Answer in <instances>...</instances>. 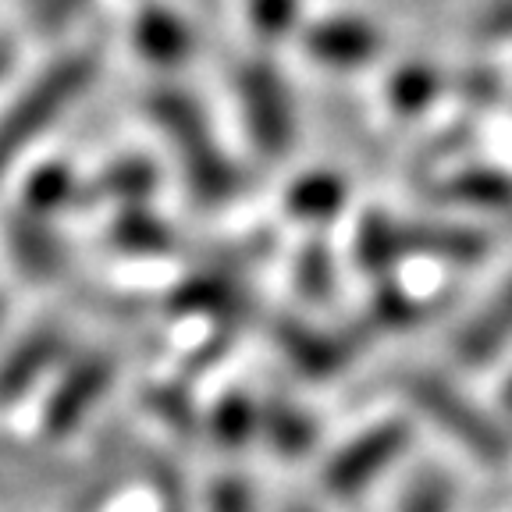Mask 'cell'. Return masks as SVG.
<instances>
[{"instance_id":"cell-23","label":"cell","mask_w":512,"mask_h":512,"mask_svg":"<svg viewBox=\"0 0 512 512\" xmlns=\"http://www.w3.org/2000/svg\"><path fill=\"white\" fill-rule=\"evenodd\" d=\"M171 310L178 313H210V310H228L239 313V278L232 271H196L175 288V296L168 299Z\"/></svg>"},{"instance_id":"cell-10","label":"cell","mask_w":512,"mask_h":512,"mask_svg":"<svg viewBox=\"0 0 512 512\" xmlns=\"http://www.w3.org/2000/svg\"><path fill=\"white\" fill-rule=\"evenodd\" d=\"M68 335L61 328H36L22 335L0 360V409H11L40 388L50 374L64 363Z\"/></svg>"},{"instance_id":"cell-16","label":"cell","mask_w":512,"mask_h":512,"mask_svg":"<svg viewBox=\"0 0 512 512\" xmlns=\"http://www.w3.org/2000/svg\"><path fill=\"white\" fill-rule=\"evenodd\" d=\"M157 189H160L157 164L132 153V157L111 160V164L86 185V196L111 203V207H118V210H132V207H150Z\"/></svg>"},{"instance_id":"cell-28","label":"cell","mask_w":512,"mask_h":512,"mask_svg":"<svg viewBox=\"0 0 512 512\" xmlns=\"http://www.w3.org/2000/svg\"><path fill=\"white\" fill-rule=\"evenodd\" d=\"M448 484L434 473H424V477L416 480L413 488H409L406 502H402V512H448Z\"/></svg>"},{"instance_id":"cell-32","label":"cell","mask_w":512,"mask_h":512,"mask_svg":"<svg viewBox=\"0 0 512 512\" xmlns=\"http://www.w3.org/2000/svg\"><path fill=\"white\" fill-rule=\"evenodd\" d=\"M11 64H15V47L8 40H0V79L11 72Z\"/></svg>"},{"instance_id":"cell-31","label":"cell","mask_w":512,"mask_h":512,"mask_svg":"<svg viewBox=\"0 0 512 512\" xmlns=\"http://www.w3.org/2000/svg\"><path fill=\"white\" fill-rule=\"evenodd\" d=\"M89 4H93V0H40V25L47 32L64 29V25L75 22Z\"/></svg>"},{"instance_id":"cell-17","label":"cell","mask_w":512,"mask_h":512,"mask_svg":"<svg viewBox=\"0 0 512 512\" xmlns=\"http://www.w3.org/2000/svg\"><path fill=\"white\" fill-rule=\"evenodd\" d=\"M352 260L363 274L377 281H388V274L406 260V246H402V221L384 210H370L356 224L352 235Z\"/></svg>"},{"instance_id":"cell-27","label":"cell","mask_w":512,"mask_h":512,"mask_svg":"<svg viewBox=\"0 0 512 512\" xmlns=\"http://www.w3.org/2000/svg\"><path fill=\"white\" fill-rule=\"evenodd\" d=\"M470 36L480 47H505L512 43V0H488L473 15Z\"/></svg>"},{"instance_id":"cell-21","label":"cell","mask_w":512,"mask_h":512,"mask_svg":"<svg viewBox=\"0 0 512 512\" xmlns=\"http://www.w3.org/2000/svg\"><path fill=\"white\" fill-rule=\"evenodd\" d=\"M242 25L260 50L296 43L306 18L303 0H242Z\"/></svg>"},{"instance_id":"cell-24","label":"cell","mask_w":512,"mask_h":512,"mask_svg":"<svg viewBox=\"0 0 512 512\" xmlns=\"http://www.w3.org/2000/svg\"><path fill=\"white\" fill-rule=\"evenodd\" d=\"M210 434L217 445L242 448L249 438L260 434V402L249 399L246 392H228L210 409Z\"/></svg>"},{"instance_id":"cell-2","label":"cell","mask_w":512,"mask_h":512,"mask_svg":"<svg viewBox=\"0 0 512 512\" xmlns=\"http://www.w3.org/2000/svg\"><path fill=\"white\" fill-rule=\"evenodd\" d=\"M100 75V50L79 47L54 57L43 72L32 75L22 93L11 96V104L0 111V178L47 136L57 121L68 118L75 104L93 89Z\"/></svg>"},{"instance_id":"cell-12","label":"cell","mask_w":512,"mask_h":512,"mask_svg":"<svg viewBox=\"0 0 512 512\" xmlns=\"http://www.w3.org/2000/svg\"><path fill=\"white\" fill-rule=\"evenodd\" d=\"M434 196L473 214H512V175L495 164H452L434 185Z\"/></svg>"},{"instance_id":"cell-5","label":"cell","mask_w":512,"mask_h":512,"mask_svg":"<svg viewBox=\"0 0 512 512\" xmlns=\"http://www.w3.org/2000/svg\"><path fill=\"white\" fill-rule=\"evenodd\" d=\"M413 427L406 420H377L352 434L335 456L320 470V484L331 498H356L374 484L381 473H388L402 456H406Z\"/></svg>"},{"instance_id":"cell-4","label":"cell","mask_w":512,"mask_h":512,"mask_svg":"<svg viewBox=\"0 0 512 512\" xmlns=\"http://www.w3.org/2000/svg\"><path fill=\"white\" fill-rule=\"evenodd\" d=\"M409 406L420 416H427L445 438H452L466 456L480 466H505L509 459V438L502 427L491 420L480 406H473L470 395L459 392L456 384L438 374H413L402 384Z\"/></svg>"},{"instance_id":"cell-25","label":"cell","mask_w":512,"mask_h":512,"mask_svg":"<svg viewBox=\"0 0 512 512\" xmlns=\"http://www.w3.org/2000/svg\"><path fill=\"white\" fill-rule=\"evenodd\" d=\"M292 281H296V292L306 303L331 299V292H335V256H331L328 242L303 246V253L296 256V267H292Z\"/></svg>"},{"instance_id":"cell-15","label":"cell","mask_w":512,"mask_h":512,"mask_svg":"<svg viewBox=\"0 0 512 512\" xmlns=\"http://www.w3.org/2000/svg\"><path fill=\"white\" fill-rule=\"evenodd\" d=\"M445 89L448 82L438 64L427 57H409L395 64L384 79V107L395 121H416L438 104Z\"/></svg>"},{"instance_id":"cell-13","label":"cell","mask_w":512,"mask_h":512,"mask_svg":"<svg viewBox=\"0 0 512 512\" xmlns=\"http://www.w3.org/2000/svg\"><path fill=\"white\" fill-rule=\"evenodd\" d=\"M402 246L409 256H427V260H445L456 267H473L488 256L491 242L484 232L470 224L452 221H402Z\"/></svg>"},{"instance_id":"cell-18","label":"cell","mask_w":512,"mask_h":512,"mask_svg":"<svg viewBox=\"0 0 512 512\" xmlns=\"http://www.w3.org/2000/svg\"><path fill=\"white\" fill-rule=\"evenodd\" d=\"M8 249L18 271L40 281L54 278L64 264V249L54 232V224L40 221V217H32V214H22V210H18L8 224Z\"/></svg>"},{"instance_id":"cell-26","label":"cell","mask_w":512,"mask_h":512,"mask_svg":"<svg viewBox=\"0 0 512 512\" xmlns=\"http://www.w3.org/2000/svg\"><path fill=\"white\" fill-rule=\"evenodd\" d=\"M367 317H370V324H374V328L406 331V328H413L424 313H420L416 299L406 296L399 285H392V281H381V285H377V292H374V299H370Z\"/></svg>"},{"instance_id":"cell-9","label":"cell","mask_w":512,"mask_h":512,"mask_svg":"<svg viewBox=\"0 0 512 512\" xmlns=\"http://www.w3.org/2000/svg\"><path fill=\"white\" fill-rule=\"evenodd\" d=\"M274 342H278L281 356L310 381H328V377L345 374V367L360 352V338L356 335L313 328L306 320H278L274 324Z\"/></svg>"},{"instance_id":"cell-7","label":"cell","mask_w":512,"mask_h":512,"mask_svg":"<svg viewBox=\"0 0 512 512\" xmlns=\"http://www.w3.org/2000/svg\"><path fill=\"white\" fill-rule=\"evenodd\" d=\"M114 384V360L104 352H89L82 360L68 363L50 388V399L40 409V431L50 441L72 438L96 406L104 402L107 388Z\"/></svg>"},{"instance_id":"cell-6","label":"cell","mask_w":512,"mask_h":512,"mask_svg":"<svg viewBox=\"0 0 512 512\" xmlns=\"http://www.w3.org/2000/svg\"><path fill=\"white\" fill-rule=\"evenodd\" d=\"M299 50L310 64L335 75H356L374 68L384 57V29L356 11H331L310 18L299 32Z\"/></svg>"},{"instance_id":"cell-30","label":"cell","mask_w":512,"mask_h":512,"mask_svg":"<svg viewBox=\"0 0 512 512\" xmlns=\"http://www.w3.org/2000/svg\"><path fill=\"white\" fill-rule=\"evenodd\" d=\"M456 89L466 104L488 107V104H495L498 93H502V82H498V75L491 72V68H466Z\"/></svg>"},{"instance_id":"cell-14","label":"cell","mask_w":512,"mask_h":512,"mask_svg":"<svg viewBox=\"0 0 512 512\" xmlns=\"http://www.w3.org/2000/svg\"><path fill=\"white\" fill-rule=\"evenodd\" d=\"M281 200H285V214L292 221L310 224V228H328L349 203V178L331 168L303 171L288 182Z\"/></svg>"},{"instance_id":"cell-33","label":"cell","mask_w":512,"mask_h":512,"mask_svg":"<svg viewBox=\"0 0 512 512\" xmlns=\"http://www.w3.org/2000/svg\"><path fill=\"white\" fill-rule=\"evenodd\" d=\"M505 406H509V413H512V377H509V384H505Z\"/></svg>"},{"instance_id":"cell-35","label":"cell","mask_w":512,"mask_h":512,"mask_svg":"<svg viewBox=\"0 0 512 512\" xmlns=\"http://www.w3.org/2000/svg\"><path fill=\"white\" fill-rule=\"evenodd\" d=\"M0 317H4V299H0Z\"/></svg>"},{"instance_id":"cell-20","label":"cell","mask_w":512,"mask_h":512,"mask_svg":"<svg viewBox=\"0 0 512 512\" xmlns=\"http://www.w3.org/2000/svg\"><path fill=\"white\" fill-rule=\"evenodd\" d=\"M107 246L128 256H160L175 249V228L150 207L118 210L107 224Z\"/></svg>"},{"instance_id":"cell-8","label":"cell","mask_w":512,"mask_h":512,"mask_svg":"<svg viewBox=\"0 0 512 512\" xmlns=\"http://www.w3.org/2000/svg\"><path fill=\"white\" fill-rule=\"evenodd\" d=\"M128 47L139 64L160 75H175L196 54V29L168 0H139L128 18Z\"/></svg>"},{"instance_id":"cell-11","label":"cell","mask_w":512,"mask_h":512,"mask_svg":"<svg viewBox=\"0 0 512 512\" xmlns=\"http://www.w3.org/2000/svg\"><path fill=\"white\" fill-rule=\"evenodd\" d=\"M512 345V274L491 292V299L459 328L452 352L463 367H488Z\"/></svg>"},{"instance_id":"cell-19","label":"cell","mask_w":512,"mask_h":512,"mask_svg":"<svg viewBox=\"0 0 512 512\" xmlns=\"http://www.w3.org/2000/svg\"><path fill=\"white\" fill-rule=\"evenodd\" d=\"M79 196H86V185L79 182V175L64 160H50V164L32 168V175H25L22 214L54 224V217H61L68 207H75Z\"/></svg>"},{"instance_id":"cell-34","label":"cell","mask_w":512,"mask_h":512,"mask_svg":"<svg viewBox=\"0 0 512 512\" xmlns=\"http://www.w3.org/2000/svg\"><path fill=\"white\" fill-rule=\"evenodd\" d=\"M288 512H313V509H306V505H292Z\"/></svg>"},{"instance_id":"cell-22","label":"cell","mask_w":512,"mask_h":512,"mask_svg":"<svg viewBox=\"0 0 512 512\" xmlns=\"http://www.w3.org/2000/svg\"><path fill=\"white\" fill-rule=\"evenodd\" d=\"M260 434L271 441V448H278L281 456L296 459L317 441V420L306 409H299L296 402L271 395L267 402H260Z\"/></svg>"},{"instance_id":"cell-29","label":"cell","mask_w":512,"mask_h":512,"mask_svg":"<svg viewBox=\"0 0 512 512\" xmlns=\"http://www.w3.org/2000/svg\"><path fill=\"white\" fill-rule=\"evenodd\" d=\"M210 512H256V502L239 477H217L207 495Z\"/></svg>"},{"instance_id":"cell-1","label":"cell","mask_w":512,"mask_h":512,"mask_svg":"<svg viewBox=\"0 0 512 512\" xmlns=\"http://www.w3.org/2000/svg\"><path fill=\"white\" fill-rule=\"evenodd\" d=\"M143 107L157 136L175 153L192 203L207 210L228 207L242 189V171L221 146V136L200 100L175 82H157L146 93Z\"/></svg>"},{"instance_id":"cell-3","label":"cell","mask_w":512,"mask_h":512,"mask_svg":"<svg viewBox=\"0 0 512 512\" xmlns=\"http://www.w3.org/2000/svg\"><path fill=\"white\" fill-rule=\"evenodd\" d=\"M235 107L249 150L260 160L292 157L299 139V107L285 72L267 54H253L232 75Z\"/></svg>"}]
</instances>
